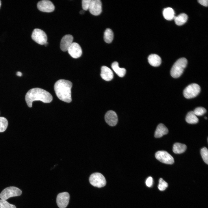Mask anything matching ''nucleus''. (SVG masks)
<instances>
[{
  "instance_id": "nucleus-1",
  "label": "nucleus",
  "mask_w": 208,
  "mask_h": 208,
  "mask_svg": "<svg viewBox=\"0 0 208 208\" xmlns=\"http://www.w3.org/2000/svg\"><path fill=\"white\" fill-rule=\"evenodd\" d=\"M53 97L49 92L40 88H36L29 90L25 96V100L28 106L32 107L34 101H40L44 103L52 101Z\"/></svg>"
},
{
  "instance_id": "nucleus-2",
  "label": "nucleus",
  "mask_w": 208,
  "mask_h": 208,
  "mask_svg": "<svg viewBox=\"0 0 208 208\" xmlns=\"http://www.w3.org/2000/svg\"><path fill=\"white\" fill-rule=\"evenodd\" d=\"M72 86V83L69 81L60 79L57 81L54 85V89L57 97L64 102H70Z\"/></svg>"
},
{
  "instance_id": "nucleus-3",
  "label": "nucleus",
  "mask_w": 208,
  "mask_h": 208,
  "mask_svg": "<svg viewBox=\"0 0 208 208\" xmlns=\"http://www.w3.org/2000/svg\"><path fill=\"white\" fill-rule=\"evenodd\" d=\"M187 64V59L182 57L178 60L173 65L170 70L171 75L174 78L181 76Z\"/></svg>"
},
{
  "instance_id": "nucleus-4",
  "label": "nucleus",
  "mask_w": 208,
  "mask_h": 208,
  "mask_svg": "<svg viewBox=\"0 0 208 208\" xmlns=\"http://www.w3.org/2000/svg\"><path fill=\"white\" fill-rule=\"evenodd\" d=\"M22 194L21 190L18 188L13 186L7 187L4 189L0 194L1 199L6 200L9 198L19 196Z\"/></svg>"
},
{
  "instance_id": "nucleus-5",
  "label": "nucleus",
  "mask_w": 208,
  "mask_h": 208,
  "mask_svg": "<svg viewBox=\"0 0 208 208\" xmlns=\"http://www.w3.org/2000/svg\"><path fill=\"white\" fill-rule=\"evenodd\" d=\"M200 91V86L196 83H193L185 88L183 91V95L186 99L192 98L197 96Z\"/></svg>"
},
{
  "instance_id": "nucleus-6",
  "label": "nucleus",
  "mask_w": 208,
  "mask_h": 208,
  "mask_svg": "<svg viewBox=\"0 0 208 208\" xmlns=\"http://www.w3.org/2000/svg\"><path fill=\"white\" fill-rule=\"evenodd\" d=\"M89 181L93 186L99 188L104 187L106 183L104 176L99 172H95L91 174L89 178Z\"/></svg>"
},
{
  "instance_id": "nucleus-7",
  "label": "nucleus",
  "mask_w": 208,
  "mask_h": 208,
  "mask_svg": "<svg viewBox=\"0 0 208 208\" xmlns=\"http://www.w3.org/2000/svg\"><path fill=\"white\" fill-rule=\"evenodd\" d=\"M31 38L35 42L40 45H44L47 42L46 34L43 31L39 29L36 28L34 30Z\"/></svg>"
},
{
  "instance_id": "nucleus-8",
  "label": "nucleus",
  "mask_w": 208,
  "mask_h": 208,
  "mask_svg": "<svg viewBox=\"0 0 208 208\" xmlns=\"http://www.w3.org/2000/svg\"><path fill=\"white\" fill-rule=\"evenodd\" d=\"M155 157L161 162L166 164H171L174 162L173 157L165 151H157L155 154Z\"/></svg>"
},
{
  "instance_id": "nucleus-9",
  "label": "nucleus",
  "mask_w": 208,
  "mask_h": 208,
  "mask_svg": "<svg viewBox=\"0 0 208 208\" xmlns=\"http://www.w3.org/2000/svg\"><path fill=\"white\" fill-rule=\"evenodd\" d=\"M38 9L40 11L46 12H53L55 10V6L50 1L43 0L39 1L37 5Z\"/></svg>"
},
{
  "instance_id": "nucleus-10",
  "label": "nucleus",
  "mask_w": 208,
  "mask_h": 208,
  "mask_svg": "<svg viewBox=\"0 0 208 208\" xmlns=\"http://www.w3.org/2000/svg\"><path fill=\"white\" fill-rule=\"evenodd\" d=\"M70 196L68 193L63 192L59 194L57 197L56 202L60 208H65L68 205L69 200Z\"/></svg>"
},
{
  "instance_id": "nucleus-11",
  "label": "nucleus",
  "mask_w": 208,
  "mask_h": 208,
  "mask_svg": "<svg viewBox=\"0 0 208 208\" xmlns=\"http://www.w3.org/2000/svg\"><path fill=\"white\" fill-rule=\"evenodd\" d=\"M88 10L92 14L97 16L102 12V3L100 0H91Z\"/></svg>"
},
{
  "instance_id": "nucleus-12",
  "label": "nucleus",
  "mask_w": 208,
  "mask_h": 208,
  "mask_svg": "<svg viewBox=\"0 0 208 208\" xmlns=\"http://www.w3.org/2000/svg\"><path fill=\"white\" fill-rule=\"evenodd\" d=\"M69 54L73 58H77L82 54V50L79 45L76 42H73L68 50Z\"/></svg>"
},
{
  "instance_id": "nucleus-13",
  "label": "nucleus",
  "mask_w": 208,
  "mask_h": 208,
  "mask_svg": "<svg viewBox=\"0 0 208 208\" xmlns=\"http://www.w3.org/2000/svg\"><path fill=\"white\" fill-rule=\"evenodd\" d=\"M73 40V36L70 34H66L62 38L60 43V48L63 51H66L70 47Z\"/></svg>"
},
{
  "instance_id": "nucleus-14",
  "label": "nucleus",
  "mask_w": 208,
  "mask_h": 208,
  "mask_svg": "<svg viewBox=\"0 0 208 208\" xmlns=\"http://www.w3.org/2000/svg\"><path fill=\"white\" fill-rule=\"evenodd\" d=\"M105 119L106 123L111 126L116 125L118 122L117 114L112 110H109L107 112L105 115Z\"/></svg>"
},
{
  "instance_id": "nucleus-15",
  "label": "nucleus",
  "mask_w": 208,
  "mask_h": 208,
  "mask_svg": "<svg viewBox=\"0 0 208 208\" xmlns=\"http://www.w3.org/2000/svg\"><path fill=\"white\" fill-rule=\"evenodd\" d=\"M101 76L103 79L108 81L113 79L114 74L110 68L106 66H103L101 68Z\"/></svg>"
},
{
  "instance_id": "nucleus-16",
  "label": "nucleus",
  "mask_w": 208,
  "mask_h": 208,
  "mask_svg": "<svg viewBox=\"0 0 208 208\" xmlns=\"http://www.w3.org/2000/svg\"><path fill=\"white\" fill-rule=\"evenodd\" d=\"M167 128L162 123L159 124L157 127L155 132L154 136L156 138L162 137L168 133Z\"/></svg>"
},
{
  "instance_id": "nucleus-17",
  "label": "nucleus",
  "mask_w": 208,
  "mask_h": 208,
  "mask_svg": "<svg viewBox=\"0 0 208 208\" xmlns=\"http://www.w3.org/2000/svg\"><path fill=\"white\" fill-rule=\"evenodd\" d=\"M148 61L151 65L154 67L159 66L161 62L160 57L156 54L150 55L148 57Z\"/></svg>"
},
{
  "instance_id": "nucleus-18",
  "label": "nucleus",
  "mask_w": 208,
  "mask_h": 208,
  "mask_svg": "<svg viewBox=\"0 0 208 208\" xmlns=\"http://www.w3.org/2000/svg\"><path fill=\"white\" fill-rule=\"evenodd\" d=\"M111 67L113 70L119 77H122L125 75L126 73V69L124 68L119 67L117 62H113L112 64Z\"/></svg>"
},
{
  "instance_id": "nucleus-19",
  "label": "nucleus",
  "mask_w": 208,
  "mask_h": 208,
  "mask_svg": "<svg viewBox=\"0 0 208 208\" xmlns=\"http://www.w3.org/2000/svg\"><path fill=\"white\" fill-rule=\"evenodd\" d=\"M188 18L187 15L182 13L177 16H174V19L175 23L178 25H181L186 23Z\"/></svg>"
},
{
  "instance_id": "nucleus-20",
  "label": "nucleus",
  "mask_w": 208,
  "mask_h": 208,
  "mask_svg": "<svg viewBox=\"0 0 208 208\" xmlns=\"http://www.w3.org/2000/svg\"><path fill=\"white\" fill-rule=\"evenodd\" d=\"M187 148L186 146L184 144L176 143L173 146V151L176 154H181L184 152Z\"/></svg>"
},
{
  "instance_id": "nucleus-21",
  "label": "nucleus",
  "mask_w": 208,
  "mask_h": 208,
  "mask_svg": "<svg viewBox=\"0 0 208 208\" xmlns=\"http://www.w3.org/2000/svg\"><path fill=\"white\" fill-rule=\"evenodd\" d=\"M164 17L168 20L173 19L174 17V12L171 8L168 7L164 9L163 12Z\"/></svg>"
},
{
  "instance_id": "nucleus-22",
  "label": "nucleus",
  "mask_w": 208,
  "mask_h": 208,
  "mask_svg": "<svg viewBox=\"0 0 208 208\" xmlns=\"http://www.w3.org/2000/svg\"><path fill=\"white\" fill-rule=\"evenodd\" d=\"M187 122L190 124H195L198 121V119L194 113L193 111H191L188 113L185 118Z\"/></svg>"
},
{
  "instance_id": "nucleus-23",
  "label": "nucleus",
  "mask_w": 208,
  "mask_h": 208,
  "mask_svg": "<svg viewBox=\"0 0 208 208\" xmlns=\"http://www.w3.org/2000/svg\"><path fill=\"white\" fill-rule=\"evenodd\" d=\"M114 37V34L112 30L107 28L105 30L104 35V39L107 43H109L112 41Z\"/></svg>"
},
{
  "instance_id": "nucleus-24",
  "label": "nucleus",
  "mask_w": 208,
  "mask_h": 208,
  "mask_svg": "<svg viewBox=\"0 0 208 208\" xmlns=\"http://www.w3.org/2000/svg\"><path fill=\"white\" fill-rule=\"evenodd\" d=\"M8 125L7 120L4 117H0V132H2L5 131Z\"/></svg>"
},
{
  "instance_id": "nucleus-25",
  "label": "nucleus",
  "mask_w": 208,
  "mask_h": 208,
  "mask_svg": "<svg viewBox=\"0 0 208 208\" xmlns=\"http://www.w3.org/2000/svg\"><path fill=\"white\" fill-rule=\"evenodd\" d=\"M200 153L204 162L207 164H208V150L207 148L204 147L201 150Z\"/></svg>"
},
{
  "instance_id": "nucleus-26",
  "label": "nucleus",
  "mask_w": 208,
  "mask_h": 208,
  "mask_svg": "<svg viewBox=\"0 0 208 208\" xmlns=\"http://www.w3.org/2000/svg\"><path fill=\"white\" fill-rule=\"evenodd\" d=\"M0 208H16L13 205L10 204L6 200H0Z\"/></svg>"
},
{
  "instance_id": "nucleus-27",
  "label": "nucleus",
  "mask_w": 208,
  "mask_h": 208,
  "mask_svg": "<svg viewBox=\"0 0 208 208\" xmlns=\"http://www.w3.org/2000/svg\"><path fill=\"white\" fill-rule=\"evenodd\" d=\"M168 186V183L162 178H160L159 180V184L158 186L159 189L160 191H163L165 190Z\"/></svg>"
},
{
  "instance_id": "nucleus-28",
  "label": "nucleus",
  "mask_w": 208,
  "mask_h": 208,
  "mask_svg": "<svg viewBox=\"0 0 208 208\" xmlns=\"http://www.w3.org/2000/svg\"><path fill=\"white\" fill-rule=\"evenodd\" d=\"M193 111L196 116H201L206 112V110L203 107H198L196 108Z\"/></svg>"
},
{
  "instance_id": "nucleus-29",
  "label": "nucleus",
  "mask_w": 208,
  "mask_h": 208,
  "mask_svg": "<svg viewBox=\"0 0 208 208\" xmlns=\"http://www.w3.org/2000/svg\"><path fill=\"white\" fill-rule=\"evenodd\" d=\"M91 0H83L82 1V7L84 10H88Z\"/></svg>"
},
{
  "instance_id": "nucleus-30",
  "label": "nucleus",
  "mask_w": 208,
  "mask_h": 208,
  "mask_svg": "<svg viewBox=\"0 0 208 208\" xmlns=\"http://www.w3.org/2000/svg\"><path fill=\"white\" fill-rule=\"evenodd\" d=\"M146 185L148 187H151L153 184V179L151 177H148L146 181Z\"/></svg>"
},
{
  "instance_id": "nucleus-31",
  "label": "nucleus",
  "mask_w": 208,
  "mask_h": 208,
  "mask_svg": "<svg viewBox=\"0 0 208 208\" xmlns=\"http://www.w3.org/2000/svg\"><path fill=\"white\" fill-rule=\"evenodd\" d=\"M198 1L200 4L204 6H207L208 5L207 0H199Z\"/></svg>"
},
{
  "instance_id": "nucleus-32",
  "label": "nucleus",
  "mask_w": 208,
  "mask_h": 208,
  "mask_svg": "<svg viewBox=\"0 0 208 208\" xmlns=\"http://www.w3.org/2000/svg\"><path fill=\"white\" fill-rule=\"evenodd\" d=\"M16 75L17 76L20 77L22 75V74L21 72L20 71H18L16 73Z\"/></svg>"
},
{
  "instance_id": "nucleus-33",
  "label": "nucleus",
  "mask_w": 208,
  "mask_h": 208,
  "mask_svg": "<svg viewBox=\"0 0 208 208\" xmlns=\"http://www.w3.org/2000/svg\"><path fill=\"white\" fill-rule=\"evenodd\" d=\"M84 12L83 11L81 10L80 11V14H83Z\"/></svg>"
},
{
  "instance_id": "nucleus-34",
  "label": "nucleus",
  "mask_w": 208,
  "mask_h": 208,
  "mask_svg": "<svg viewBox=\"0 0 208 208\" xmlns=\"http://www.w3.org/2000/svg\"><path fill=\"white\" fill-rule=\"evenodd\" d=\"M48 44V43L47 42L44 45H45V46H47V45Z\"/></svg>"
},
{
  "instance_id": "nucleus-35",
  "label": "nucleus",
  "mask_w": 208,
  "mask_h": 208,
  "mask_svg": "<svg viewBox=\"0 0 208 208\" xmlns=\"http://www.w3.org/2000/svg\"><path fill=\"white\" fill-rule=\"evenodd\" d=\"M1 1L0 0V7L1 6Z\"/></svg>"
},
{
  "instance_id": "nucleus-36",
  "label": "nucleus",
  "mask_w": 208,
  "mask_h": 208,
  "mask_svg": "<svg viewBox=\"0 0 208 208\" xmlns=\"http://www.w3.org/2000/svg\"><path fill=\"white\" fill-rule=\"evenodd\" d=\"M205 119H207V117H205Z\"/></svg>"
}]
</instances>
